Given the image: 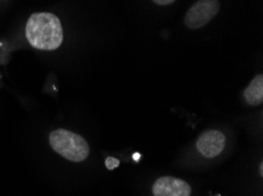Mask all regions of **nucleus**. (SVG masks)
<instances>
[{"label":"nucleus","instance_id":"obj_1","mask_svg":"<svg viewBox=\"0 0 263 196\" xmlns=\"http://www.w3.org/2000/svg\"><path fill=\"white\" fill-rule=\"evenodd\" d=\"M25 37L27 42L35 50H58L64 41L61 19L50 12L31 14L25 26Z\"/></svg>","mask_w":263,"mask_h":196},{"label":"nucleus","instance_id":"obj_2","mask_svg":"<svg viewBox=\"0 0 263 196\" xmlns=\"http://www.w3.org/2000/svg\"><path fill=\"white\" fill-rule=\"evenodd\" d=\"M49 142L52 149L71 162L85 161L90 154L86 140L73 132L58 128L50 133Z\"/></svg>","mask_w":263,"mask_h":196},{"label":"nucleus","instance_id":"obj_3","mask_svg":"<svg viewBox=\"0 0 263 196\" xmlns=\"http://www.w3.org/2000/svg\"><path fill=\"white\" fill-rule=\"evenodd\" d=\"M218 0H198L186 12L184 24L190 30H198L209 24L218 13Z\"/></svg>","mask_w":263,"mask_h":196},{"label":"nucleus","instance_id":"obj_4","mask_svg":"<svg viewBox=\"0 0 263 196\" xmlns=\"http://www.w3.org/2000/svg\"><path fill=\"white\" fill-rule=\"evenodd\" d=\"M226 137L220 130H205L198 137L196 147L201 155L206 159H213L220 155L226 147Z\"/></svg>","mask_w":263,"mask_h":196},{"label":"nucleus","instance_id":"obj_5","mask_svg":"<svg viewBox=\"0 0 263 196\" xmlns=\"http://www.w3.org/2000/svg\"><path fill=\"white\" fill-rule=\"evenodd\" d=\"M153 194L154 196H190L191 187L181 179L162 177L154 183Z\"/></svg>","mask_w":263,"mask_h":196},{"label":"nucleus","instance_id":"obj_6","mask_svg":"<svg viewBox=\"0 0 263 196\" xmlns=\"http://www.w3.org/2000/svg\"><path fill=\"white\" fill-rule=\"evenodd\" d=\"M245 99L250 106H260L263 102V75L255 77L245 90Z\"/></svg>","mask_w":263,"mask_h":196},{"label":"nucleus","instance_id":"obj_7","mask_svg":"<svg viewBox=\"0 0 263 196\" xmlns=\"http://www.w3.org/2000/svg\"><path fill=\"white\" fill-rule=\"evenodd\" d=\"M119 166V160L115 159L114 157H107L105 160V167L109 170H114L115 168H117Z\"/></svg>","mask_w":263,"mask_h":196},{"label":"nucleus","instance_id":"obj_8","mask_svg":"<svg viewBox=\"0 0 263 196\" xmlns=\"http://www.w3.org/2000/svg\"><path fill=\"white\" fill-rule=\"evenodd\" d=\"M155 4H157V5H162V6H165V5H171V4L176 2V0H153Z\"/></svg>","mask_w":263,"mask_h":196},{"label":"nucleus","instance_id":"obj_9","mask_svg":"<svg viewBox=\"0 0 263 196\" xmlns=\"http://www.w3.org/2000/svg\"><path fill=\"white\" fill-rule=\"evenodd\" d=\"M133 158H134L135 161L138 162V161H139V159H141V154H139V153H135V154L133 155Z\"/></svg>","mask_w":263,"mask_h":196},{"label":"nucleus","instance_id":"obj_10","mask_svg":"<svg viewBox=\"0 0 263 196\" xmlns=\"http://www.w3.org/2000/svg\"><path fill=\"white\" fill-rule=\"evenodd\" d=\"M260 175H261V177L263 175V165H262V163L260 165Z\"/></svg>","mask_w":263,"mask_h":196}]
</instances>
